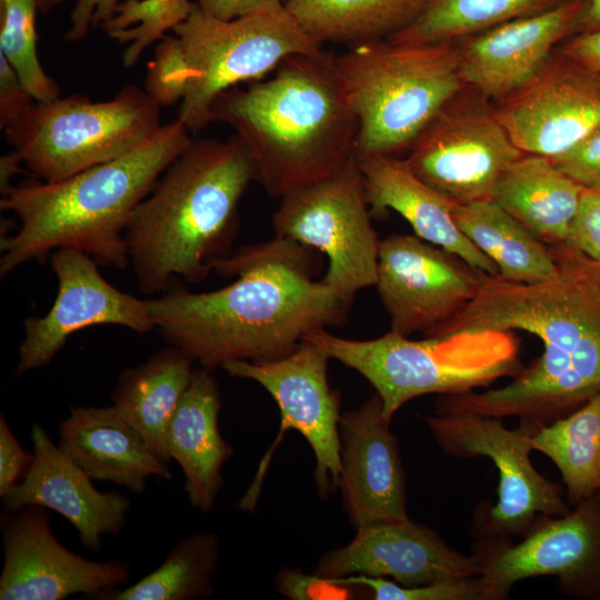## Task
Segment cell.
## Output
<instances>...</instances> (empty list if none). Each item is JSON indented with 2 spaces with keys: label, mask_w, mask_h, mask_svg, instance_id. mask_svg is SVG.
<instances>
[{
  "label": "cell",
  "mask_w": 600,
  "mask_h": 600,
  "mask_svg": "<svg viewBox=\"0 0 600 600\" xmlns=\"http://www.w3.org/2000/svg\"><path fill=\"white\" fill-rule=\"evenodd\" d=\"M569 0H428L418 18L390 37L398 44L457 43Z\"/></svg>",
  "instance_id": "cell-31"
},
{
  "label": "cell",
  "mask_w": 600,
  "mask_h": 600,
  "mask_svg": "<svg viewBox=\"0 0 600 600\" xmlns=\"http://www.w3.org/2000/svg\"><path fill=\"white\" fill-rule=\"evenodd\" d=\"M483 273L417 236L380 240L376 287L390 331L432 336L474 297Z\"/></svg>",
  "instance_id": "cell-15"
},
{
  "label": "cell",
  "mask_w": 600,
  "mask_h": 600,
  "mask_svg": "<svg viewBox=\"0 0 600 600\" xmlns=\"http://www.w3.org/2000/svg\"><path fill=\"white\" fill-rule=\"evenodd\" d=\"M334 62L358 120L356 156L409 149L466 88L457 43L374 40L348 47Z\"/></svg>",
  "instance_id": "cell-7"
},
{
  "label": "cell",
  "mask_w": 600,
  "mask_h": 600,
  "mask_svg": "<svg viewBox=\"0 0 600 600\" xmlns=\"http://www.w3.org/2000/svg\"><path fill=\"white\" fill-rule=\"evenodd\" d=\"M78 0H37L38 10L41 14H48L53 11L56 8L60 7L67 2H77Z\"/></svg>",
  "instance_id": "cell-47"
},
{
  "label": "cell",
  "mask_w": 600,
  "mask_h": 600,
  "mask_svg": "<svg viewBox=\"0 0 600 600\" xmlns=\"http://www.w3.org/2000/svg\"><path fill=\"white\" fill-rule=\"evenodd\" d=\"M494 112L523 153L556 158L600 128V76L560 50Z\"/></svg>",
  "instance_id": "cell-18"
},
{
  "label": "cell",
  "mask_w": 600,
  "mask_h": 600,
  "mask_svg": "<svg viewBox=\"0 0 600 600\" xmlns=\"http://www.w3.org/2000/svg\"><path fill=\"white\" fill-rule=\"evenodd\" d=\"M356 531L349 543L324 552L312 573L329 584L362 574L391 578L403 587L478 576L472 554H462L437 531L409 518Z\"/></svg>",
  "instance_id": "cell-19"
},
{
  "label": "cell",
  "mask_w": 600,
  "mask_h": 600,
  "mask_svg": "<svg viewBox=\"0 0 600 600\" xmlns=\"http://www.w3.org/2000/svg\"><path fill=\"white\" fill-rule=\"evenodd\" d=\"M551 161L581 187L600 188V128Z\"/></svg>",
  "instance_id": "cell-37"
},
{
  "label": "cell",
  "mask_w": 600,
  "mask_h": 600,
  "mask_svg": "<svg viewBox=\"0 0 600 600\" xmlns=\"http://www.w3.org/2000/svg\"><path fill=\"white\" fill-rule=\"evenodd\" d=\"M600 29V0H588L579 32Z\"/></svg>",
  "instance_id": "cell-46"
},
{
  "label": "cell",
  "mask_w": 600,
  "mask_h": 600,
  "mask_svg": "<svg viewBox=\"0 0 600 600\" xmlns=\"http://www.w3.org/2000/svg\"><path fill=\"white\" fill-rule=\"evenodd\" d=\"M272 224L276 237L328 257L321 280L344 302L376 286L380 240L357 157L339 172L282 196Z\"/></svg>",
  "instance_id": "cell-10"
},
{
  "label": "cell",
  "mask_w": 600,
  "mask_h": 600,
  "mask_svg": "<svg viewBox=\"0 0 600 600\" xmlns=\"http://www.w3.org/2000/svg\"><path fill=\"white\" fill-rule=\"evenodd\" d=\"M371 214L393 210L409 222L417 237L440 247L490 276L497 266L459 229L456 203L420 180L403 159L388 154L356 156Z\"/></svg>",
  "instance_id": "cell-23"
},
{
  "label": "cell",
  "mask_w": 600,
  "mask_h": 600,
  "mask_svg": "<svg viewBox=\"0 0 600 600\" xmlns=\"http://www.w3.org/2000/svg\"><path fill=\"white\" fill-rule=\"evenodd\" d=\"M193 362L169 344L144 362L126 368L111 392L112 406L168 464L167 431L191 381Z\"/></svg>",
  "instance_id": "cell-27"
},
{
  "label": "cell",
  "mask_w": 600,
  "mask_h": 600,
  "mask_svg": "<svg viewBox=\"0 0 600 600\" xmlns=\"http://www.w3.org/2000/svg\"><path fill=\"white\" fill-rule=\"evenodd\" d=\"M50 264L58 282L57 296L44 316L24 320L14 376L48 366L79 330L116 324L147 333L156 328L147 300L112 286L88 253L61 248L51 253Z\"/></svg>",
  "instance_id": "cell-17"
},
{
  "label": "cell",
  "mask_w": 600,
  "mask_h": 600,
  "mask_svg": "<svg viewBox=\"0 0 600 600\" xmlns=\"http://www.w3.org/2000/svg\"><path fill=\"white\" fill-rule=\"evenodd\" d=\"M373 392L339 421L343 509L356 530L409 518L399 442Z\"/></svg>",
  "instance_id": "cell-20"
},
{
  "label": "cell",
  "mask_w": 600,
  "mask_h": 600,
  "mask_svg": "<svg viewBox=\"0 0 600 600\" xmlns=\"http://www.w3.org/2000/svg\"><path fill=\"white\" fill-rule=\"evenodd\" d=\"M550 249L552 277L518 283L484 272L474 297L431 336L521 330L541 340L542 354L504 387L442 396L441 412L544 426L600 393V263L564 243Z\"/></svg>",
  "instance_id": "cell-1"
},
{
  "label": "cell",
  "mask_w": 600,
  "mask_h": 600,
  "mask_svg": "<svg viewBox=\"0 0 600 600\" xmlns=\"http://www.w3.org/2000/svg\"><path fill=\"white\" fill-rule=\"evenodd\" d=\"M47 510L27 506L2 514L1 600H62L78 593L101 599L129 580L128 561H93L63 547Z\"/></svg>",
  "instance_id": "cell-16"
},
{
  "label": "cell",
  "mask_w": 600,
  "mask_h": 600,
  "mask_svg": "<svg viewBox=\"0 0 600 600\" xmlns=\"http://www.w3.org/2000/svg\"><path fill=\"white\" fill-rule=\"evenodd\" d=\"M33 461V452L26 450L12 433L6 416L0 414V497L20 483Z\"/></svg>",
  "instance_id": "cell-38"
},
{
  "label": "cell",
  "mask_w": 600,
  "mask_h": 600,
  "mask_svg": "<svg viewBox=\"0 0 600 600\" xmlns=\"http://www.w3.org/2000/svg\"><path fill=\"white\" fill-rule=\"evenodd\" d=\"M583 187L551 159L523 153L499 180L492 200L548 246L564 243Z\"/></svg>",
  "instance_id": "cell-26"
},
{
  "label": "cell",
  "mask_w": 600,
  "mask_h": 600,
  "mask_svg": "<svg viewBox=\"0 0 600 600\" xmlns=\"http://www.w3.org/2000/svg\"><path fill=\"white\" fill-rule=\"evenodd\" d=\"M213 121L246 146L257 180L273 198L339 172L353 157L358 120L334 56L286 58L268 80L222 92Z\"/></svg>",
  "instance_id": "cell-3"
},
{
  "label": "cell",
  "mask_w": 600,
  "mask_h": 600,
  "mask_svg": "<svg viewBox=\"0 0 600 600\" xmlns=\"http://www.w3.org/2000/svg\"><path fill=\"white\" fill-rule=\"evenodd\" d=\"M530 442L532 450L547 456L560 471L570 506L600 491V393L538 427Z\"/></svg>",
  "instance_id": "cell-30"
},
{
  "label": "cell",
  "mask_w": 600,
  "mask_h": 600,
  "mask_svg": "<svg viewBox=\"0 0 600 600\" xmlns=\"http://www.w3.org/2000/svg\"><path fill=\"white\" fill-rule=\"evenodd\" d=\"M523 152L488 99L463 88L434 116L404 160L424 183L456 204L492 199L508 167Z\"/></svg>",
  "instance_id": "cell-13"
},
{
  "label": "cell",
  "mask_w": 600,
  "mask_h": 600,
  "mask_svg": "<svg viewBox=\"0 0 600 600\" xmlns=\"http://www.w3.org/2000/svg\"><path fill=\"white\" fill-rule=\"evenodd\" d=\"M472 556L484 600L508 598L519 581L550 576L576 599H600V491L560 517L540 516L523 539L477 537Z\"/></svg>",
  "instance_id": "cell-12"
},
{
  "label": "cell",
  "mask_w": 600,
  "mask_h": 600,
  "mask_svg": "<svg viewBox=\"0 0 600 600\" xmlns=\"http://www.w3.org/2000/svg\"><path fill=\"white\" fill-rule=\"evenodd\" d=\"M453 218L463 234L493 261L501 278L536 283L556 273L550 246L537 239L492 199L456 204Z\"/></svg>",
  "instance_id": "cell-28"
},
{
  "label": "cell",
  "mask_w": 600,
  "mask_h": 600,
  "mask_svg": "<svg viewBox=\"0 0 600 600\" xmlns=\"http://www.w3.org/2000/svg\"><path fill=\"white\" fill-rule=\"evenodd\" d=\"M316 574H306L300 568H282L276 576L278 592L291 600L314 599L317 591L330 587Z\"/></svg>",
  "instance_id": "cell-42"
},
{
  "label": "cell",
  "mask_w": 600,
  "mask_h": 600,
  "mask_svg": "<svg viewBox=\"0 0 600 600\" xmlns=\"http://www.w3.org/2000/svg\"><path fill=\"white\" fill-rule=\"evenodd\" d=\"M23 160L20 154L12 150L10 153L0 158V193L4 194L13 184L11 179L18 173L23 172Z\"/></svg>",
  "instance_id": "cell-45"
},
{
  "label": "cell",
  "mask_w": 600,
  "mask_h": 600,
  "mask_svg": "<svg viewBox=\"0 0 600 600\" xmlns=\"http://www.w3.org/2000/svg\"><path fill=\"white\" fill-rule=\"evenodd\" d=\"M58 430L59 447L94 481L142 493L151 477L172 476L113 406L71 408Z\"/></svg>",
  "instance_id": "cell-24"
},
{
  "label": "cell",
  "mask_w": 600,
  "mask_h": 600,
  "mask_svg": "<svg viewBox=\"0 0 600 600\" xmlns=\"http://www.w3.org/2000/svg\"><path fill=\"white\" fill-rule=\"evenodd\" d=\"M201 10L222 20L238 17L277 6L281 0H193Z\"/></svg>",
  "instance_id": "cell-44"
},
{
  "label": "cell",
  "mask_w": 600,
  "mask_h": 600,
  "mask_svg": "<svg viewBox=\"0 0 600 600\" xmlns=\"http://www.w3.org/2000/svg\"><path fill=\"white\" fill-rule=\"evenodd\" d=\"M329 360L330 357L320 347L303 340L293 352L277 360H237L222 366L231 377L248 379L263 387L281 414L279 437L262 459L252 486L240 502L244 508L254 510L269 456L287 429L298 431L313 451V480L319 498L327 499L338 490L341 473V396L330 387Z\"/></svg>",
  "instance_id": "cell-14"
},
{
  "label": "cell",
  "mask_w": 600,
  "mask_h": 600,
  "mask_svg": "<svg viewBox=\"0 0 600 600\" xmlns=\"http://www.w3.org/2000/svg\"><path fill=\"white\" fill-rule=\"evenodd\" d=\"M172 33L189 74L177 119L190 133L213 122L212 106L222 92L261 80L290 56L322 51L282 3L222 20L193 1Z\"/></svg>",
  "instance_id": "cell-9"
},
{
  "label": "cell",
  "mask_w": 600,
  "mask_h": 600,
  "mask_svg": "<svg viewBox=\"0 0 600 600\" xmlns=\"http://www.w3.org/2000/svg\"><path fill=\"white\" fill-rule=\"evenodd\" d=\"M560 50L600 76V29L574 34L562 44Z\"/></svg>",
  "instance_id": "cell-43"
},
{
  "label": "cell",
  "mask_w": 600,
  "mask_h": 600,
  "mask_svg": "<svg viewBox=\"0 0 600 600\" xmlns=\"http://www.w3.org/2000/svg\"><path fill=\"white\" fill-rule=\"evenodd\" d=\"M254 163L233 133L192 139L137 206L126 229L129 263L142 293L168 291L174 278L204 279L237 228L238 206Z\"/></svg>",
  "instance_id": "cell-5"
},
{
  "label": "cell",
  "mask_w": 600,
  "mask_h": 600,
  "mask_svg": "<svg viewBox=\"0 0 600 600\" xmlns=\"http://www.w3.org/2000/svg\"><path fill=\"white\" fill-rule=\"evenodd\" d=\"M361 586L374 600H484L478 577L451 578L417 587H403L386 578L362 574L337 580L332 586Z\"/></svg>",
  "instance_id": "cell-34"
},
{
  "label": "cell",
  "mask_w": 600,
  "mask_h": 600,
  "mask_svg": "<svg viewBox=\"0 0 600 600\" xmlns=\"http://www.w3.org/2000/svg\"><path fill=\"white\" fill-rule=\"evenodd\" d=\"M160 108L134 84L107 101L72 93L34 101L4 136L33 177L60 181L139 147L162 124Z\"/></svg>",
  "instance_id": "cell-8"
},
{
  "label": "cell",
  "mask_w": 600,
  "mask_h": 600,
  "mask_svg": "<svg viewBox=\"0 0 600 600\" xmlns=\"http://www.w3.org/2000/svg\"><path fill=\"white\" fill-rule=\"evenodd\" d=\"M588 0H569L457 42L466 88L501 101L526 84L553 49L579 32Z\"/></svg>",
  "instance_id": "cell-21"
},
{
  "label": "cell",
  "mask_w": 600,
  "mask_h": 600,
  "mask_svg": "<svg viewBox=\"0 0 600 600\" xmlns=\"http://www.w3.org/2000/svg\"><path fill=\"white\" fill-rule=\"evenodd\" d=\"M221 392L212 371H193L167 431V450L182 470L191 508L209 512L223 486V464L233 454L219 428Z\"/></svg>",
  "instance_id": "cell-25"
},
{
  "label": "cell",
  "mask_w": 600,
  "mask_h": 600,
  "mask_svg": "<svg viewBox=\"0 0 600 600\" xmlns=\"http://www.w3.org/2000/svg\"><path fill=\"white\" fill-rule=\"evenodd\" d=\"M220 559L214 532H197L174 544L163 562L138 582L113 589L107 600H193L213 596L212 577Z\"/></svg>",
  "instance_id": "cell-32"
},
{
  "label": "cell",
  "mask_w": 600,
  "mask_h": 600,
  "mask_svg": "<svg viewBox=\"0 0 600 600\" xmlns=\"http://www.w3.org/2000/svg\"><path fill=\"white\" fill-rule=\"evenodd\" d=\"M600 600V599H599Z\"/></svg>",
  "instance_id": "cell-48"
},
{
  "label": "cell",
  "mask_w": 600,
  "mask_h": 600,
  "mask_svg": "<svg viewBox=\"0 0 600 600\" xmlns=\"http://www.w3.org/2000/svg\"><path fill=\"white\" fill-rule=\"evenodd\" d=\"M18 73L0 53V128L4 130L34 103Z\"/></svg>",
  "instance_id": "cell-39"
},
{
  "label": "cell",
  "mask_w": 600,
  "mask_h": 600,
  "mask_svg": "<svg viewBox=\"0 0 600 600\" xmlns=\"http://www.w3.org/2000/svg\"><path fill=\"white\" fill-rule=\"evenodd\" d=\"M191 140L176 118L114 160L60 181L34 177L12 186L0 208L12 212L19 226L1 238V277L30 261L43 262L61 248L81 250L101 266L128 267L129 220Z\"/></svg>",
  "instance_id": "cell-4"
},
{
  "label": "cell",
  "mask_w": 600,
  "mask_h": 600,
  "mask_svg": "<svg viewBox=\"0 0 600 600\" xmlns=\"http://www.w3.org/2000/svg\"><path fill=\"white\" fill-rule=\"evenodd\" d=\"M33 461L23 480L2 497L7 510L39 506L58 512L77 530L84 548L98 553L102 537L119 534L131 501L118 492H101L92 479L48 436L31 427Z\"/></svg>",
  "instance_id": "cell-22"
},
{
  "label": "cell",
  "mask_w": 600,
  "mask_h": 600,
  "mask_svg": "<svg viewBox=\"0 0 600 600\" xmlns=\"http://www.w3.org/2000/svg\"><path fill=\"white\" fill-rule=\"evenodd\" d=\"M37 0H0V53L36 101L61 97L59 84L44 71L37 52Z\"/></svg>",
  "instance_id": "cell-33"
},
{
  "label": "cell",
  "mask_w": 600,
  "mask_h": 600,
  "mask_svg": "<svg viewBox=\"0 0 600 600\" xmlns=\"http://www.w3.org/2000/svg\"><path fill=\"white\" fill-rule=\"evenodd\" d=\"M120 0H78L70 13V28L64 33L67 42H80L89 30L100 27L114 14Z\"/></svg>",
  "instance_id": "cell-40"
},
{
  "label": "cell",
  "mask_w": 600,
  "mask_h": 600,
  "mask_svg": "<svg viewBox=\"0 0 600 600\" xmlns=\"http://www.w3.org/2000/svg\"><path fill=\"white\" fill-rule=\"evenodd\" d=\"M309 248L276 237L243 246L214 271L237 277L208 291L172 289L147 300L167 342L213 371L230 361H271L313 331L342 323L350 304L312 274Z\"/></svg>",
  "instance_id": "cell-2"
},
{
  "label": "cell",
  "mask_w": 600,
  "mask_h": 600,
  "mask_svg": "<svg viewBox=\"0 0 600 600\" xmlns=\"http://www.w3.org/2000/svg\"><path fill=\"white\" fill-rule=\"evenodd\" d=\"M189 81V74L176 36L167 34L160 40L147 66L144 90L160 107L180 103Z\"/></svg>",
  "instance_id": "cell-35"
},
{
  "label": "cell",
  "mask_w": 600,
  "mask_h": 600,
  "mask_svg": "<svg viewBox=\"0 0 600 600\" xmlns=\"http://www.w3.org/2000/svg\"><path fill=\"white\" fill-rule=\"evenodd\" d=\"M564 244L600 263V188H583Z\"/></svg>",
  "instance_id": "cell-36"
},
{
  "label": "cell",
  "mask_w": 600,
  "mask_h": 600,
  "mask_svg": "<svg viewBox=\"0 0 600 600\" xmlns=\"http://www.w3.org/2000/svg\"><path fill=\"white\" fill-rule=\"evenodd\" d=\"M191 0H138L139 13L151 24L173 30L184 21L192 9Z\"/></svg>",
  "instance_id": "cell-41"
},
{
  "label": "cell",
  "mask_w": 600,
  "mask_h": 600,
  "mask_svg": "<svg viewBox=\"0 0 600 600\" xmlns=\"http://www.w3.org/2000/svg\"><path fill=\"white\" fill-rule=\"evenodd\" d=\"M423 420L446 454L487 457L498 469V501L476 516L477 537H523L538 517L571 511L561 484L544 478L530 460V437L540 426L520 421L508 429L500 418L470 412L434 413Z\"/></svg>",
  "instance_id": "cell-11"
},
{
  "label": "cell",
  "mask_w": 600,
  "mask_h": 600,
  "mask_svg": "<svg viewBox=\"0 0 600 600\" xmlns=\"http://www.w3.org/2000/svg\"><path fill=\"white\" fill-rule=\"evenodd\" d=\"M319 43L352 47L389 39L407 28L428 0H281Z\"/></svg>",
  "instance_id": "cell-29"
},
{
  "label": "cell",
  "mask_w": 600,
  "mask_h": 600,
  "mask_svg": "<svg viewBox=\"0 0 600 600\" xmlns=\"http://www.w3.org/2000/svg\"><path fill=\"white\" fill-rule=\"evenodd\" d=\"M304 340L360 373L380 397L390 421L417 397L474 391L501 378H513L524 368L519 340L508 330L466 329L422 340L389 331L374 339L353 340L319 329Z\"/></svg>",
  "instance_id": "cell-6"
}]
</instances>
